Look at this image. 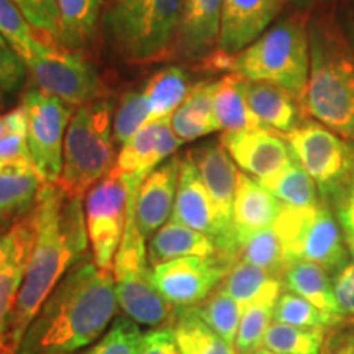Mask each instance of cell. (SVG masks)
Wrapping results in <instances>:
<instances>
[{
    "label": "cell",
    "mask_w": 354,
    "mask_h": 354,
    "mask_svg": "<svg viewBox=\"0 0 354 354\" xmlns=\"http://www.w3.org/2000/svg\"><path fill=\"white\" fill-rule=\"evenodd\" d=\"M37 238L13 310L8 346L17 354L38 310L66 272L88 254L82 198L71 197L56 183H44L33 209Z\"/></svg>",
    "instance_id": "cell-1"
},
{
    "label": "cell",
    "mask_w": 354,
    "mask_h": 354,
    "mask_svg": "<svg viewBox=\"0 0 354 354\" xmlns=\"http://www.w3.org/2000/svg\"><path fill=\"white\" fill-rule=\"evenodd\" d=\"M117 308L113 271L99 269L87 254L66 272L38 310L17 354L87 348L109 328Z\"/></svg>",
    "instance_id": "cell-2"
},
{
    "label": "cell",
    "mask_w": 354,
    "mask_h": 354,
    "mask_svg": "<svg viewBox=\"0 0 354 354\" xmlns=\"http://www.w3.org/2000/svg\"><path fill=\"white\" fill-rule=\"evenodd\" d=\"M310 74L304 97L307 117L354 143V50L328 15L308 21Z\"/></svg>",
    "instance_id": "cell-3"
},
{
    "label": "cell",
    "mask_w": 354,
    "mask_h": 354,
    "mask_svg": "<svg viewBox=\"0 0 354 354\" xmlns=\"http://www.w3.org/2000/svg\"><path fill=\"white\" fill-rule=\"evenodd\" d=\"M225 69L248 79L269 82L295 95L304 104L310 74L308 24L304 15L287 17L268 28Z\"/></svg>",
    "instance_id": "cell-4"
},
{
    "label": "cell",
    "mask_w": 354,
    "mask_h": 354,
    "mask_svg": "<svg viewBox=\"0 0 354 354\" xmlns=\"http://www.w3.org/2000/svg\"><path fill=\"white\" fill-rule=\"evenodd\" d=\"M184 0H117L104 28L118 56L146 64L172 57Z\"/></svg>",
    "instance_id": "cell-5"
},
{
    "label": "cell",
    "mask_w": 354,
    "mask_h": 354,
    "mask_svg": "<svg viewBox=\"0 0 354 354\" xmlns=\"http://www.w3.org/2000/svg\"><path fill=\"white\" fill-rule=\"evenodd\" d=\"M112 112V104L102 97L77 107L71 118L56 183L68 196L82 198L115 167Z\"/></svg>",
    "instance_id": "cell-6"
},
{
    "label": "cell",
    "mask_w": 354,
    "mask_h": 354,
    "mask_svg": "<svg viewBox=\"0 0 354 354\" xmlns=\"http://www.w3.org/2000/svg\"><path fill=\"white\" fill-rule=\"evenodd\" d=\"M284 136L294 158L317 184L323 203L338 209L354 180V143L307 118Z\"/></svg>",
    "instance_id": "cell-7"
},
{
    "label": "cell",
    "mask_w": 354,
    "mask_h": 354,
    "mask_svg": "<svg viewBox=\"0 0 354 354\" xmlns=\"http://www.w3.org/2000/svg\"><path fill=\"white\" fill-rule=\"evenodd\" d=\"M272 228L284 246L287 264L295 259L310 261L335 276L349 263V250L342 225L325 203L317 209L284 205Z\"/></svg>",
    "instance_id": "cell-8"
},
{
    "label": "cell",
    "mask_w": 354,
    "mask_h": 354,
    "mask_svg": "<svg viewBox=\"0 0 354 354\" xmlns=\"http://www.w3.org/2000/svg\"><path fill=\"white\" fill-rule=\"evenodd\" d=\"M25 66L35 88L74 109L102 99L104 94V84L94 66L81 53L66 50L51 37L39 35L37 50Z\"/></svg>",
    "instance_id": "cell-9"
},
{
    "label": "cell",
    "mask_w": 354,
    "mask_h": 354,
    "mask_svg": "<svg viewBox=\"0 0 354 354\" xmlns=\"http://www.w3.org/2000/svg\"><path fill=\"white\" fill-rule=\"evenodd\" d=\"M128 179L115 169L102 177L86 194V225L92 258L97 268L113 271L127 225Z\"/></svg>",
    "instance_id": "cell-10"
},
{
    "label": "cell",
    "mask_w": 354,
    "mask_h": 354,
    "mask_svg": "<svg viewBox=\"0 0 354 354\" xmlns=\"http://www.w3.org/2000/svg\"><path fill=\"white\" fill-rule=\"evenodd\" d=\"M21 104L28 115L26 143L32 162L44 183H57L63 169L66 131L76 109L35 87L24 92Z\"/></svg>",
    "instance_id": "cell-11"
},
{
    "label": "cell",
    "mask_w": 354,
    "mask_h": 354,
    "mask_svg": "<svg viewBox=\"0 0 354 354\" xmlns=\"http://www.w3.org/2000/svg\"><path fill=\"white\" fill-rule=\"evenodd\" d=\"M232 264L220 254L185 256L153 268V284L174 308L196 307L214 292Z\"/></svg>",
    "instance_id": "cell-12"
},
{
    "label": "cell",
    "mask_w": 354,
    "mask_h": 354,
    "mask_svg": "<svg viewBox=\"0 0 354 354\" xmlns=\"http://www.w3.org/2000/svg\"><path fill=\"white\" fill-rule=\"evenodd\" d=\"M286 0H221L218 50L205 66L225 69L230 57L258 39L281 13Z\"/></svg>",
    "instance_id": "cell-13"
},
{
    "label": "cell",
    "mask_w": 354,
    "mask_h": 354,
    "mask_svg": "<svg viewBox=\"0 0 354 354\" xmlns=\"http://www.w3.org/2000/svg\"><path fill=\"white\" fill-rule=\"evenodd\" d=\"M35 238L37 225L33 210L17 220L7 233L0 234V354H13L8 346V330Z\"/></svg>",
    "instance_id": "cell-14"
},
{
    "label": "cell",
    "mask_w": 354,
    "mask_h": 354,
    "mask_svg": "<svg viewBox=\"0 0 354 354\" xmlns=\"http://www.w3.org/2000/svg\"><path fill=\"white\" fill-rule=\"evenodd\" d=\"M220 141L234 165L259 183L279 174L294 159L286 136L266 127L223 131Z\"/></svg>",
    "instance_id": "cell-15"
},
{
    "label": "cell",
    "mask_w": 354,
    "mask_h": 354,
    "mask_svg": "<svg viewBox=\"0 0 354 354\" xmlns=\"http://www.w3.org/2000/svg\"><path fill=\"white\" fill-rule=\"evenodd\" d=\"M187 156L196 165L203 184L209 190L216 214H218L221 227L227 233V243L221 250L216 251V254L227 259L230 248H232L233 201L240 171L236 169V165L225 149V146L221 145V141H210V143L197 146L187 151Z\"/></svg>",
    "instance_id": "cell-16"
},
{
    "label": "cell",
    "mask_w": 354,
    "mask_h": 354,
    "mask_svg": "<svg viewBox=\"0 0 354 354\" xmlns=\"http://www.w3.org/2000/svg\"><path fill=\"white\" fill-rule=\"evenodd\" d=\"M171 220L207 234L214 240L216 251L227 243V233L221 227L209 190L187 154L180 158L179 185H177Z\"/></svg>",
    "instance_id": "cell-17"
},
{
    "label": "cell",
    "mask_w": 354,
    "mask_h": 354,
    "mask_svg": "<svg viewBox=\"0 0 354 354\" xmlns=\"http://www.w3.org/2000/svg\"><path fill=\"white\" fill-rule=\"evenodd\" d=\"M149 263L113 269L115 294L123 313L138 325L162 326L171 320L174 307L153 284Z\"/></svg>",
    "instance_id": "cell-18"
},
{
    "label": "cell",
    "mask_w": 354,
    "mask_h": 354,
    "mask_svg": "<svg viewBox=\"0 0 354 354\" xmlns=\"http://www.w3.org/2000/svg\"><path fill=\"white\" fill-rule=\"evenodd\" d=\"M221 0H184L172 57L203 63L218 50Z\"/></svg>",
    "instance_id": "cell-19"
},
{
    "label": "cell",
    "mask_w": 354,
    "mask_h": 354,
    "mask_svg": "<svg viewBox=\"0 0 354 354\" xmlns=\"http://www.w3.org/2000/svg\"><path fill=\"white\" fill-rule=\"evenodd\" d=\"M179 174L180 158L171 156L141 183L135 207V221L146 240L153 232H158L172 214Z\"/></svg>",
    "instance_id": "cell-20"
},
{
    "label": "cell",
    "mask_w": 354,
    "mask_h": 354,
    "mask_svg": "<svg viewBox=\"0 0 354 354\" xmlns=\"http://www.w3.org/2000/svg\"><path fill=\"white\" fill-rule=\"evenodd\" d=\"M282 207L284 203L258 179L243 171L238 172L236 192H234L233 201L232 243L233 236H238V234L271 228L276 223Z\"/></svg>",
    "instance_id": "cell-21"
},
{
    "label": "cell",
    "mask_w": 354,
    "mask_h": 354,
    "mask_svg": "<svg viewBox=\"0 0 354 354\" xmlns=\"http://www.w3.org/2000/svg\"><path fill=\"white\" fill-rule=\"evenodd\" d=\"M245 94L251 112L261 125L282 135L294 130L307 117L302 102L274 84L245 79Z\"/></svg>",
    "instance_id": "cell-22"
},
{
    "label": "cell",
    "mask_w": 354,
    "mask_h": 354,
    "mask_svg": "<svg viewBox=\"0 0 354 354\" xmlns=\"http://www.w3.org/2000/svg\"><path fill=\"white\" fill-rule=\"evenodd\" d=\"M44 184L32 161L0 165V225L20 220L35 209Z\"/></svg>",
    "instance_id": "cell-23"
},
{
    "label": "cell",
    "mask_w": 354,
    "mask_h": 354,
    "mask_svg": "<svg viewBox=\"0 0 354 354\" xmlns=\"http://www.w3.org/2000/svg\"><path fill=\"white\" fill-rule=\"evenodd\" d=\"M282 286L313 304L333 322L335 326L344 323L333 290V276L320 264L295 259L286 266L281 277Z\"/></svg>",
    "instance_id": "cell-24"
},
{
    "label": "cell",
    "mask_w": 354,
    "mask_h": 354,
    "mask_svg": "<svg viewBox=\"0 0 354 354\" xmlns=\"http://www.w3.org/2000/svg\"><path fill=\"white\" fill-rule=\"evenodd\" d=\"M214 95L215 81H198L192 84L183 104L172 112V131L184 143L220 130L214 112Z\"/></svg>",
    "instance_id": "cell-25"
},
{
    "label": "cell",
    "mask_w": 354,
    "mask_h": 354,
    "mask_svg": "<svg viewBox=\"0 0 354 354\" xmlns=\"http://www.w3.org/2000/svg\"><path fill=\"white\" fill-rule=\"evenodd\" d=\"M146 251L149 264L158 266L185 256H214L216 246L207 234L171 220L153 234Z\"/></svg>",
    "instance_id": "cell-26"
},
{
    "label": "cell",
    "mask_w": 354,
    "mask_h": 354,
    "mask_svg": "<svg viewBox=\"0 0 354 354\" xmlns=\"http://www.w3.org/2000/svg\"><path fill=\"white\" fill-rule=\"evenodd\" d=\"M228 259L232 264L236 261H246L259 266L277 279L282 277L287 266L284 246L272 227L233 236Z\"/></svg>",
    "instance_id": "cell-27"
},
{
    "label": "cell",
    "mask_w": 354,
    "mask_h": 354,
    "mask_svg": "<svg viewBox=\"0 0 354 354\" xmlns=\"http://www.w3.org/2000/svg\"><path fill=\"white\" fill-rule=\"evenodd\" d=\"M167 326L174 335L179 354H236L233 346L197 315L194 307L176 308Z\"/></svg>",
    "instance_id": "cell-28"
},
{
    "label": "cell",
    "mask_w": 354,
    "mask_h": 354,
    "mask_svg": "<svg viewBox=\"0 0 354 354\" xmlns=\"http://www.w3.org/2000/svg\"><path fill=\"white\" fill-rule=\"evenodd\" d=\"M214 112L220 130L243 131L263 127L248 105L245 77L230 73L215 81Z\"/></svg>",
    "instance_id": "cell-29"
},
{
    "label": "cell",
    "mask_w": 354,
    "mask_h": 354,
    "mask_svg": "<svg viewBox=\"0 0 354 354\" xmlns=\"http://www.w3.org/2000/svg\"><path fill=\"white\" fill-rule=\"evenodd\" d=\"M56 3L59 10L57 43L79 53L94 38L102 0H56Z\"/></svg>",
    "instance_id": "cell-30"
},
{
    "label": "cell",
    "mask_w": 354,
    "mask_h": 354,
    "mask_svg": "<svg viewBox=\"0 0 354 354\" xmlns=\"http://www.w3.org/2000/svg\"><path fill=\"white\" fill-rule=\"evenodd\" d=\"M218 287L238 300L243 308L261 299H279L284 289L281 279L246 261H236Z\"/></svg>",
    "instance_id": "cell-31"
},
{
    "label": "cell",
    "mask_w": 354,
    "mask_h": 354,
    "mask_svg": "<svg viewBox=\"0 0 354 354\" xmlns=\"http://www.w3.org/2000/svg\"><path fill=\"white\" fill-rule=\"evenodd\" d=\"M190 76L183 66H166L146 82L145 95L149 105V122L171 117L189 94Z\"/></svg>",
    "instance_id": "cell-32"
},
{
    "label": "cell",
    "mask_w": 354,
    "mask_h": 354,
    "mask_svg": "<svg viewBox=\"0 0 354 354\" xmlns=\"http://www.w3.org/2000/svg\"><path fill=\"white\" fill-rule=\"evenodd\" d=\"M261 184L271 190L274 196L287 207L317 209L323 205L317 184L295 158L279 174Z\"/></svg>",
    "instance_id": "cell-33"
},
{
    "label": "cell",
    "mask_w": 354,
    "mask_h": 354,
    "mask_svg": "<svg viewBox=\"0 0 354 354\" xmlns=\"http://www.w3.org/2000/svg\"><path fill=\"white\" fill-rule=\"evenodd\" d=\"M159 125H161V118L148 122L127 143H123L113 169L120 172V174L140 172L145 177L151 174L156 169L154 151H156Z\"/></svg>",
    "instance_id": "cell-34"
},
{
    "label": "cell",
    "mask_w": 354,
    "mask_h": 354,
    "mask_svg": "<svg viewBox=\"0 0 354 354\" xmlns=\"http://www.w3.org/2000/svg\"><path fill=\"white\" fill-rule=\"evenodd\" d=\"M194 310L216 335H220L230 346L234 348L243 310H245L238 300L216 287L209 297L196 305Z\"/></svg>",
    "instance_id": "cell-35"
},
{
    "label": "cell",
    "mask_w": 354,
    "mask_h": 354,
    "mask_svg": "<svg viewBox=\"0 0 354 354\" xmlns=\"http://www.w3.org/2000/svg\"><path fill=\"white\" fill-rule=\"evenodd\" d=\"M326 331L272 322L266 331L264 348L276 354H320L325 346Z\"/></svg>",
    "instance_id": "cell-36"
},
{
    "label": "cell",
    "mask_w": 354,
    "mask_h": 354,
    "mask_svg": "<svg viewBox=\"0 0 354 354\" xmlns=\"http://www.w3.org/2000/svg\"><path fill=\"white\" fill-rule=\"evenodd\" d=\"M0 37L26 64L32 59L39 35L12 0H0Z\"/></svg>",
    "instance_id": "cell-37"
},
{
    "label": "cell",
    "mask_w": 354,
    "mask_h": 354,
    "mask_svg": "<svg viewBox=\"0 0 354 354\" xmlns=\"http://www.w3.org/2000/svg\"><path fill=\"white\" fill-rule=\"evenodd\" d=\"M276 302L277 299H261L246 305L234 342L236 354H253L264 348V336L272 323Z\"/></svg>",
    "instance_id": "cell-38"
},
{
    "label": "cell",
    "mask_w": 354,
    "mask_h": 354,
    "mask_svg": "<svg viewBox=\"0 0 354 354\" xmlns=\"http://www.w3.org/2000/svg\"><path fill=\"white\" fill-rule=\"evenodd\" d=\"M26 131L28 115L24 104L0 115V165L10 161H32Z\"/></svg>",
    "instance_id": "cell-39"
},
{
    "label": "cell",
    "mask_w": 354,
    "mask_h": 354,
    "mask_svg": "<svg viewBox=\"0 0 354 354\" xmlns=\"http://www.w3.org/2000/svg\"><path fill=\"white\" fill-rule=\"evenodd\" d=\"M272 322L286 323L292 326H304V328H333V322L325 313H322L315 305L292 292H284L279 295L274 305Z\"/></svg>",
    "instance_id": "cell-40"
},
{
    "label": "cell",
    "mask_w": 354,
    "mask_h": 354,
    "mask_svg": "<svg viewBox=\"0 0 354 354\" xmlns=\"http://www.w3.org/2000/svg\"><path fill=\"white\" fill-rule=\"evenodd\" d=\"M149 122V105L145 91H127L113 113V141L123 145Z\"/></svg>",
    "instance_id": "cell-41"
},
{
    "label": "cell",
    "mask_w": 354,
    "mask_h": 354,
    "mask_svg": "<svg viewBox=\"0 0 354 354\" xmlns=\"http://www.w3.org/2000/svg\"><path fill=\"white\" fill-rule=\"evenodd\" d=\"M143 333L138 323L128 317H117L104 338L84 354H138Z\"/></svg>",
    "instance_id": "cell-42"
},
{
    "label": "cell",
    "mask_w": 354,
    "mask_h": 354,
    "mask_svg": "<svg viewBox=\"0 0 354 354\" xmlns=\"http://www.w3.org/2000/svg\"><path fill=\"white\" fill-rule=\"evenodd\" d=\"M33 26L35 32L51 37L57 41L59 10L56 0H12Z\"/></svg>",
    "instance_id": "cell-43"
},
{
    "label": "cell",
    "mask_w": 354,
    "mask_h": 354,
    "mask_svg": "<svg viewBox=\"0 0 354 354\" xmlns=\"http://www.w3.org/2000/svg\"><path fill=\"white\" fill-rule=\"evenodd\" d=\"M26 74H28V69L21 57L10 48H0V102H2V97L20 91Z\"/></svg>",
    "instance_id": "cell-44"
},
{
    "label": "cell",
    "mask_w": 354,
    "mask_h": 354,
    "mask_svg": "<svg viewBox=\"0 0 354 354\" xmlns=\"http://www.w3.org/2000/svg\"><path fill=\"white\" fill-rule=\"evenodd\" d=\"M333 290L343 320L354 325V261L335 274Z\"/></svg>",
    "instance_id": "cell-45"
},
{
    "label": "cell",
    "mask_w": 354,
    "mask_h": 354,
    "mask_svg": "<svg viewBox=\"0 0 354 354\" xmlns=\"http://www.w3.org/2000/svg\"><path fill=\"white\" fill-rule=\"evenodd\" d=\"M138 354H179L174 335L169 326H159L143 333Z\"/></svg>",
    "instance_id": "cell-46"
},
{
    "label": "cell",
    "mask_w": 354,
    "mask_h": 354,
    "mask_svg": "<svg viewBox=\"0 0 354 354\" xmlns=\"http://www.w3.org/2000/svg\"><path fill=\"white\" fill-rule=\"evenodd\" d=\"M335 212H336V218L339 220V225H342L343 232L344 230L354 227V180L346 198H344L342 205H339Z\"/></svg>",
    "instance_id": "cell-47"
},
{
    "label": "cell",
    "mask_w": 354,
    "mask_h": 354,
    "mask_svg": "<svg viewBox=\"0 0 354 354\" xmlns=\"http://www.w3.org/2000/svg\"><path fill=\"white\" fill-rule=\"evenodd\" d=\"M325 351L323 354H349L348 353V343H346V336H336V338H331L328 342V346L325 343Z\"/></svg>",
    "instance_id": "cell-48"
},
{
    "label": "cell",
    "mask_w": 354,
    "mask_h": 354,
    "mask_svg": "<svg viewBox=\"0 0 354 354\" xmlns=\"http://www.w3.org/2000/svg\"><path fill=\"white\" fill-rule=\"evenodd\" d=\"M343 30H344V33H346L349 43H351V46L354 50V8H353V10H349L346 15H344Z\"/></svg>",
    "instance_id": "cell-49"
},
{
    "label": "cell",
    "mask_w": 354,
    "mask_h": 354,
    "mask_svg": "<svg viewBox=\"0 0 354 354\" xmlns=\"http://www.w3.org/2000/svg\"><path fill=\"white\" fill-rule=\"evenodd\" d=\"M343 233H344V240H346L349 253H351L353 258H354V227L344 230Z\"/></svg>",
    "instance_id": "cell-50"
},
{
    "label": "cell",
    "mask_w": 354,
    "mask_h": 354,
    "mask_svg": "<svg viewBox=\"0 0 354 354\" xmlns=\"http://www.w3.org/2000/svg\"><path fill=\"white\" fill-rule=\"evenodd\" d=\"M289 2L294 3V6L299 7V8H307V7L312 6L315 0H289Z\"/></svg>",
    "instance_id": "cell-51"
},
{
    "label": "cell",
    "mask_w": 354,
    "mask_h": 354,
    "mask_svg": "<svg viewBox=\"0 0 354 354\" xmlns=\"http://www.w3.org/2000/svg\"><path fill=\"white\" fill-rule=\"evenodd\" d=\"M346 343H348V353L354 354V335L346 336Z\"/></svg>",
    "instance_id": "cell-52"
},
{
    "label": "cell",
    "mask_w": 354,
    "mask_h": 354,
    "mask_svg": "<svg viewBox=\"0 0 354 354\" xmlns=\"http://www.w3.org/2000/svg\"><path fill=\"white\" fill-rule=\"evenodd\" d=\"M253 354H276V353L269 351V349H268V348H261V349H258V351H254Z\"/></svg>",
    "instance_id": "cell-53"
},
{
    "label": "cell",
    "mask_w": 354,
    "mask_h": 354,
    "mask_svg": "<svg viewBox=\"0 0 354 354\" xmlns=\"http://www.w3.org/2000/svg\"><path fill=\"white\" fill-rule=\"evenodd\" d=\"M0 48H10V46H8V44H7L6 39H3L2 37H0Z\"/></svg>",
    "instance_id": "cell-54"
},
{
    "label": "cell",
    "mask_w": 354,
    "mask_h": 354,
    "mask_svg": "<svg viewBox=\"0 0 354 354\" xmlns=\"http://www.w3.org/2000/svg\"><path fill=\"white\" fill-rule=\"evenodd\" d=\"M41 354H77V353H63V351H50V353H41Z\"/></svg>",
    "instance_id": "cell-55"
},
{
    "label": "cell",
    "mask_w": 354,
    "mask_h": 354,
    "mask_svg": "<svg viewBox=\"0 0 354 354\" xmlns=\"http://www.w3.org/2000/svg\"><path fill=\"white\" fill-rule=\"evenodd\" d=\"M110 2H112V3H113V2H117V0H110Z\"/></svg>",
    "instance_id": "cell-56"
}]
</instances>
